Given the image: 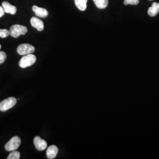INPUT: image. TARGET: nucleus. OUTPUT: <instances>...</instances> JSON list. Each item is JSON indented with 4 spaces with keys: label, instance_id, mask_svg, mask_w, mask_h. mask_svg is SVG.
I'll list each match as a JSON object with an SVG mask.
<instances>
[{
    "label": "nucleus",
    "instance_id": "1",
    "mask_svg": "<svg viewBox=\"0 0 159 159\" xmlns=\"http://www.w3.org/2000/svg\"><path fill=\"white\" fill-rule=\"evenodd\" d=\"M10 35L14 38H18L21 35H25L27 33L28 30L25 26L19 24L13 25L10 29Z\"/></svg>",
    "mask_w": 159,
    "mask_h": 159
},
{
    "label": "nucleus",
    "instance_id": "2",
    "mask_svg": "<svg viewBox=\"0 0 159 159\" xmlns=\"http://www.w3.org/2000/svg\"><path fill=\"white\" fill-rule=\"evenodd\" d=\"M36 60L37 58L33 54H30L28 55H25L22 57L20 60L19 66L21 68H27L33 65L34 63L36 62Z\"/></svg>",
    "mask_w": 159,
    "mask_h": 159
},
{
    "label": "nucleus",
    "instance_id": "3",
    "mask_svg": "<svg viewBox=\"0 0 159 159\" xmlns=\"http://www.w3.org/2000/svg\"><path fill=\"white\" fill-rule=\"evenodd\" d=\"M21 143V139L19 137L14 136L12 137L9 142L5 145V149L7 152H12L16 150L20 147Z\"/></svg>",
    "mask_w": 159,
    "mask_h": 159
},
{
    "label": "nucleus",
    "instance_id": "4",
    "mask_svg": "<svg viewBox=\"0 0 159 159\" xmlns=\"http://www.w3.org/2000/svg\"><path fill=\"white\" fill-rule=\"evenodd\" d=\"M17 102V99L15 97H8L0 102V110L1 111H6L13 107Z\"/></svg>",
    "mask_w": 159,
    "mask_h": 159
},
{
    "label": "nucleus",
    "instance_id": "5",
    "mask_svg": "<svg viewBox=\"0 0 159 159\" xmlns=\"http://www.w3.org/2000/svg\"><path fill=\"white\" fill-rule=\"evenodd\" d=\"M17 52L21 56H25L33 53L35 51L34 46L29 44H22L18 47Z\"/></svg>",
    "mask_w": 159,
    "mask_h": 159
},
{
    "label": "nucleus",
    "instance_id": "6",
    "mask_svg": "<svg viewBox=\"0 0 159 159\" xmlns=\"http://www.w3.org/2000/svg\"><path fill=\"white\" fill-rule=\"evenodd\" d=\"M34 144L36 149L39 151H43L47 147V143L46 140L42 139L39 136L34 137Z\"/></svg>",
    "mask_w": 159,
    "mask_h": 159
},
{
    "label": "nucleus",
    "instance_id": "7",
    "mask_svg": "<svg viewBox=\"0 0 159 159\" xmlns=\"http://www.w3.org/2000/svg\"><path fill=\"white\" fill-rule=\"evenodd\" d=\"M30 23L31 25L35 29H37L38 31H42L44 30V23L40 19L35 17H32L30 20Z\"/></svg>",
    "mask_w": 159,
    "mask_h": 159
},
{
    "label": "nucleus",
    "instance_id": "8",
    "mask_svg": "<svg viewBox=\"0 0 159 159\" xmlns=\"http://www.w3.org/2000/svg\"><path fill=\"white\" fill-rule=\"evenodd\" d=\"M32 9L37 17L46 18L48 15V12L45 8H40L37 6H33Z\"/></svg>",
    "mask_w": 159,
    "mask_h": 159
},
{
    "label": "nucleus",
    "instance_id": "9",
    "mask_svg": "<svg viewBox=\"0 0 159 159\" xmlns=\"http://www.w3.org/2000/svg\"><path fill=\"white\" fill-rule=\"evenodd\" d=\"M58 152V148L56 146L52 145L49 148H48L47 150V157L49 159H53L56 158L57 156V153Z\"/></svg>",
    "mask_w": 159,
    "mask_h": 159
},
{
    "label": "nucleus",
    "instance_id": "10",
    "mask_svg": "<svg viewBox=\"0 0 159 159\" xmlns=\"http://www.w3.org/2000/svg\"><path fill=\"white\" fill-rule=\"evenodd\" d=\"M2 7H3L4 11L6 13H9L12 15H14L17 12V8L15 6L10 4L9 2L7 1L2 2Z\"/></svg>",
    "mask_w": 159,
    "mask_h": 159
},
{
    "label": "nucleus",
    "instance_id": "11",
    "mask_svg": "<svg viewBox=\"0 0 159 159\" xmlns=\"http://www.w3.org/2000/svg\"><path fill=\"white\" fill-rule=\"evenodd\" d=\"M159 12V2H153L148 10V14L151 17L156 16Z\"/></svg>",
    "mask_w": 159,
    "mask_h": 159
},
{
    "label": "nucleus",
    "instance_id": "12",
    "mask_svg": "<svg viewBox=\"0 0 159 159\" xmlns=\"http://www.w3.org/2000/svg\"><path fill=\"white\" fill-rule=\"evenodd\" d=\"M88 0H74L75 4L80 11H85Z\"/></svg>",
    "mask_w": 159,
    "mask_h": 159
},
{
    "label": "nucleus",
    "instance_id": "13",
    "mask_svg": "<svg viewBox=\"0 0 159 159\" xmlns=\"http://www.w3.org/2000/svg\"><path fill=\"white\" fill-rule=\"evenodd\" d=\"M95 5L100 9L106 8L108 4V0H93Z\"/></svg>",
    "mask_w": 159,
    "mask_h": 159
},
{
    "label": "nucleus",
    "instance_id": "14",
    "mask_svg": "<svg viewBox=\"0 0 159 159\" xmlns=\"http://www.w3.org/2000/svg\"><path fill=\"white\" fill-rule=\"evenodd\" d=\"M20 158V153L19 152L16 150L12 151L7 157L8 159H19Z\"/></svg>",
    "mask_w": 159,
    "mask_h": 159
},
{
    "label": "nucleus",
    "instance_id": "15",
    "mask_svg": "<svg viewBox=\"0 0 159 159\" xmlns=\"http://www.w3.org/2000/svg\"><path fill=\"white\" fill-rule=\"evenodd\" d=\"M10 35V31L7 29H0V37L5 39Z\"/></svg>",
    "mask_w": 159,
    "mask_h": 159
},
{
    "label": "nucleus",
    "instance_id": "16",
    "mask_svg": "<svg viewBox=\"0 0 159 159\" xmlns=\"http://www.w3.org/2000/svg\"><path fill=\"white\" fill-rule=\"evenodd\" d=\"M139 3V0H124L123 4L124 5H134L136 6L138 5Z\"/></svg>",
    "mask_w": 159,
    "mask_h": 159
},
{
    "label": "nucleus",
    "instance_id": "17",
    "mask_svg": "<svg viewBox=\"0 0 159 159\" xmlns=\"http://www.w3.org/2000/svg\"><path fill=\"white\" fill-rule=\"evenodd\" d=\"M7 58V54L4 51H0V64H2L5 61Z\"/></svg>",
    "mask_w": 159,
    "mask_h": 159
},
{
    "label": "nucleus",
    "instance_id": "18",
    "mask_svg": "<svg viewBox=\"0 0 159 159\" xmlns=\"http://www.w3.org/2000/svg\"><path fill=\"white\" fill-rule=\"evenodd\" d=\"M4 13H5V11H4L3 7L2 6H0V18L4 16Z\"/></svg>",
    "mask_w": 159,
    "mask_h": 159
},
{
    "label": "nucleus",
    "instance_id": "19",
    "mask_svg": "<svg viewBox=\"0 0 159 159\" xmlns=\"http://www.w3.org/2000/svg\"><path fill=\"white\" fill-rule=\"evenodd\" d=\"M1 44H0V49H1Z\"/></svg>",
    "mask_w": 159,
    "mask_h": 159
},
{
    "label": "nucleus",
    "instance_id": "20",
    "mask_svg": "<svg viewBox=\"0 0 159 159\" xmlns=\"http://www.w3.org/2000/svg\"><path fill=\"white\" fill-rule=\"evenodd\" d=\"M149 1H152V0H149Z\"/></svg>",
    "mask_w": 159,
    "mask_h": 159
}]
</instances>
